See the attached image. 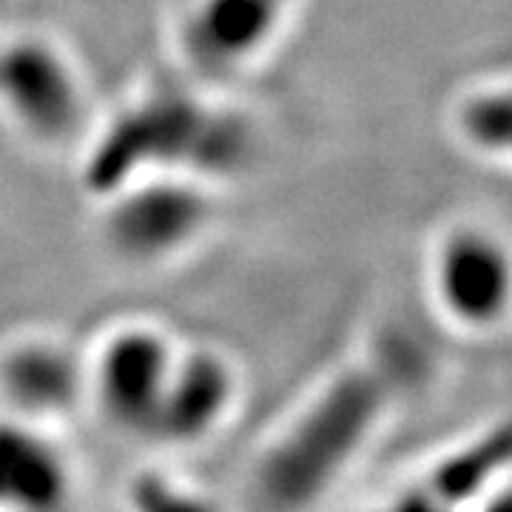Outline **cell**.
Instances as JSON below:
<instances>
[{
  "label": "cell",
  "instance_id": "1",
  "mask_svg": "<svg viewBox=\"0 0 512 512\" xmlns=\"http://www.w3.org/2000/svg\"><path fill=\"white\" fill-rule=\"evenodd\" d=\"M262 154V131L237 100L185 69L154 74L94 117L77 146V174L89 200L146 174H183L225 185Z\"/></svg>",
  "mask_w": 512,
  "mask_h": 512
},
{
  "label": "cell",
  "instance_id": "2",
  "mask_svg": "<svg viewBox=\"0 0 512 512\" xmlns=\"http://www.w3.org/2000/svg\"><path fill=\"white\" fill-rule=\"evenodd\" d=\"M404 384V367L376 353L333 367L262 444L251 473L259 507L316 510L379 439Z\"/></svg>",
  "mask_w": 512,
  "mask_h": 512
},
{
  "label": "cell",
  "instance_id": "3",
  "mask_svg": "<svg viewBox=\"0 0 512 512\" xmlns=\"http://www.w3.org/2000/svg\"><path fill=\"white\" fill-rule=\"evenodd\" d=\"M220 185L183 174H146L97 197V234L111 259L163 271L211 239L222 217Z\"/></svg>",
  "mask_w": 512,
  "mask_h": 512
},
{
  "label": "cell",
  "instance_id": "4",
  "mask_svg": "<svg viewBox=\"0 0 512 512\" xmlns=\"http://www.w3.org/2000/svg\"><path fill=\"white\" fill-rule=\"evenodd\" d=\"M92 123L89 77L63 40L43 29L0 35V126L37 151H77Z\"/></svg>",
  "mask_w": 512,
  "mask_h": 512
},
{
  "label": "cell",
  "instance_id": "5",
  "mask_svg": "<svg viewBox=\"0 0 512 512\" xmlns=\"http://www.w3.org/2000/svg\"><path fill=\"white\" fill-rule=\"evenodd\" d=\"M180 339L148 319L126 316L83 348L86 410L126 439L148 441Z\"/></svg>",
  "mask_w": 512,
  "mask_h": 512
},
{
  "label": "cell",
  "instance_id": "6",
  "mask_svg": "<svg viewBox=\"0 0 512 512\" xmlns=\"http://www.w3.org/2000/svg\"><path fill=\"white\" fill-rule=\"evenodd\" d=\"M424 288L441 325L484 339L507 325L512 256L507 239L481 220L444 225L424 262Z\"/></svg>",
  "mask_w": 512,
  "mask_h": 512
},
{
  "label": "cell",
  "instance_id": "7",
  "mask_svg": "<svg viewBox=\"0 0 512 512\" xmlns=\"http://www.w3.org/2000/svg\"><path fill=\"white\" fill-rule=\"evenodd\" d=\"M242 402L237 359L211 342H180L148 441L188 450L214 441Z\"/></svg>",
  "mask_w": 512,
  "mask_h": 512
},
{
  "label": "cell",
  "instance_id": "8",
  "mask_svg": "<svg viewBox=\"0 0 512 512\" xmlns=\"http://www.w3.org/2000/svg\"><path fill=\"white\" fill-rule=\"evenodd\" d=\"M86 410L83 348L55 330L15 333L0 345V413L60 430Z\"/></svg>",
  "mask_w": 512,
  "mask_h": 512
},
{
  "label": "cell",
  "instance_id": "9",
  "mask_svg": "<svg viewBox=\"0 0 512 512\" xmlns=\"http://www.w3.org/2000/svg\"><path fill=\"white\" fill-rule=\"evenodd\" d=\"M510 456V424L490 421L424 464L373 512H473V504L495 481L510 476Z\"/></svg>",
  "mask_w": 512,
  "mask_h": 512
},
{
  "label": "cell",
  "instance_id": "10",
  "mask_svg": "<svg viewBox=\"0 0 512 512\" xmlns=\"http://www.w3.org/2000/svg\"><path fill=\"white\" fill-rule=\"evenodd\" d=\"M77 490L57 430L0 413V512H74Z\"/></svg>",
  "mask_w": 512,
  "mask_h": 512
},
{
  "label": "cell",
  "instance_id": "11",
  "mask_svg": "<svg viewBox=\"0 0 512 512\" xmlns=\"http://www.w3.org/2000/svg\"><path fill=\"white\" fill-rule=\"evenodd\" d=\"M447 131L470 160L507 168L512 157V86L507 77H478L447 106Z\"/></svg>",
  "mask_w": 512,
  "mask_h": 512
},
{
  "label": "cell",
  "instance_id": "12",
  "mask_svg": "<svg viewBox=\"0 0 512 512\" xmlns=\"http://www.w3.org/2000/svg\"><path fill=\"white\" fill-rule=\"evenodd\" d=\"M131 512H220V507L183 481L148 473L131 490Z\"/></svg>",
  "mask_w": 512,
  "mask_h": 512
},
{
  "label": "cell",
  "instance_id": "13",
  "mask_svg": "<svg viewBox=\"0 0 512 512\" xmlns=\"http://www.w3.org/2000/svg\"><path fill=\"white\" fill-rule=\"evenodd\" d=\"M473 512H512L510 476L495 481L493 487L473 504Z\"/></svg>",
  "mask_w": 512,
  "mask_h": 512
},
{
  "label": "cell",
  "instance_id": "14",
  "mask_svg": "<svg viewBox=\"0 0 512 512\" xmlns=\"http://www.w3.org/2000/svg\"><path fill=\"white\" fill-rule=\"evenodd\" d=\"M6 3H9V0H0V15H3V9H6Z\"/></svg>",
  "mask_w": 512,
  "mask_h": 512
}]
</instances>
